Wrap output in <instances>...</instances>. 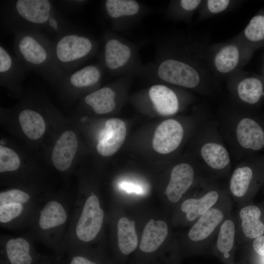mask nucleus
<instances>
[{
  "mask_svg": "<svg viewBox=\"0 0 264 264\" xmlns=\"http://www.w3.org/2000/svg\"><path fill=\"white\" fill-rule=\"evenodd\" d=\"M207 7L209 10L213 13H218L224 10L228 6V0H208Z\"/></svg>",
  "mask_w": 264,
  "mask_h": 264,
  "instance_id": "obj_34",
  "label": "nucleus"
},
{
  "mask_svg": "<svg viewBox=\"0 0 264 264\" xmlns=\"http://www.w3.org/2000/svg\"><path fill=\"white\" fill-rule=\"evenodd\" d=\"M29 236L2 234L0 238V264H38L41 255Z\"/></svg>",
  "mask_w": 264,
  "mask_h": 264,
  "instance_id": "obj_16",
  "label": "nucleus"
},
{
  "mask_svg": "<svg viewBox=\"0 0 264 264\" xmlns=\"http://www.w3.org/2000/svg\"><path fill=\"white\" fill-rule=\"evenodd\" d=\"M126 132L125 124L122 120L117 118L108 119L99 134L96 145L98 153L104 156L113 155L123 145Z\"/></svg>",
  "mask_w": 264,
  "mask_h": 264,
  "instance_id": "obj_23",
  "label": "nucleus"
},
{
  "mask_svg": "<svg viewBox=\"0 0 264 264\" xmlns=\"http://www.w3.org/2000/svg\"><path fill=\"white\" fill-rule=\"evenodd\" d=\"M26 69L16 56L0 45V82L1 86L14 91H20Z\"/></svg>",
  "mask_w": 264,
  "mask_h": 264,
  "instance_id": "obj_24",
  "label": "nucleus"
},
{
  "mask_svg": "<svg viewBox=\"0 0 264 264\" xmlns=\"http://www.w3.org/2000/svg\"><path fill=\"white\" fill-rule=\"evenodd\" d=\"M181 6L187 11L191 13L195 10L200 4L199 0H179Z\"/></svg>",
  "mask_w": 264,
  "mask_h": 264,
  "instance_id": "obj_37",
  "label": "nucleus"
},
{
  "mask_svg": "<svg viewBox=\"0 0 264 264\" xmlns=\"http://www.w3.org/2000/svg\"><path fill=\"white\" fill-rule=\"evenodd\" d=\"M102 7L113 30L116 31L130 29L152 11L135 0H106Z\"/></svg>",
  "mask_w": 264,
  "mask_h": 264,
  "instance_id": "obj_15",
  "label": "nucleus"
},
{
  "mask_svg": "<svg viewBox=\"0 0 264 264\" xmlns=\"http://www.w3.org/2000/svg\"><path fill=\"white\" fill-rule=\"evenodd\" d=\"M233 200L228 192L219 202L191 225L184 242L191 250H199L214 244L222 221L232 211Z\"/></svg>",
  "mask_w": 264,
  "mask_h": 264,
  "instance_id": "obj_13",
  "label": "nucleus"
},
{
  "mask_svg": "<svg viewBox=\"0 0 264 264\" xmlns=\"http://www.w3.org/2000/svg\"><path fill=\"white\" fill-rule=\"evenodd\" d=\"M218 180L211 176L205 177L197 185L193 196L181 200L174 219L175 224L193 225L220 201L227 190Z\"/></svg>",
  "mask_w": 264,
  "mask_h": 264,
  "instance_id": "obj_10",
  "label": "nucleus"
},
{
  "mask_svg": "<svg viewBox=\"0 0 264 264\" xmlns=\"http://www.w3.org/2000/svg\"><path fill=\"white\" fill-rule=\"evenodd\" d=\"M18 118L23 132L30 139H38L44 133L45 122L37 111L30 108L23 109L20 112Z\"/></svg>",
  "mask_w": 264,
  "mask_h": 264,
  "instance_id": "obj_29",
  "label": "nucleus"
},
{
  "mask_svg": "<svg viewBox=\"0 0 264 264\" xmlns=\"http://www.w3.org/2000/svg\"><path fill=\"white\" fill-rule=\"evenodd\" d=\"M236 93L242 104L252 107L258 106L264 98V82L256 77H247L238 83Z\"/></svg>",
  "mask_w": 264,
  "mask_h": 264,
  "instance_id": "obj_28",
  "label": "nucleus"
},
{
  "mask_svg": "<svg viewBox=\"0 0 264 264\" xmlns=\"http://www.w3.org/2000/svg\"><path fill=\"white\" fill-rule=\"evenodd\" d=\"M196 158L207 174L216 179L228 178L231 154L216 119L206 118L196 131Z\"/></svg>",
  "mask_w": 264,
  "mask_h": 264,
  "instance_id": "obj_5",
  "label": "nucleus"
},
{
  "mask_svg": "<svg viewBox=\"0 0 264 264\" xmlns=\"http://www.w3.org/2000/svg\"><path fill=\"white\" fill-rule=\"evenodd\" d=\"M146 95L153 108L161 115H174L180 109L179 95L167 84L157 83L151 86Z\"/></svg>",
  "mask_w": 264,
  "mask_h": 264,
  "instance_id": "obj_22",
  "label": "nucleus"
},
{
  "mask_svg": "<svg viewBox=\"0 0 264 264\" xmlns=\"http://www.w3.org/2000/svg\"><path fill=\"white\" fill-rule=\"evenodd\" d=\"M141 77L158 83L190 89L197 88L200 81L198 71L191 64L168 54L159 46L154 59L144 65Z\"/></svg>",
  "mask_w": 264,
  "mask_h": 264,
  "instance_id": "obj_8",
  "label": "nucleus"
},
{
  "mask_svg": "<svg viewBox=\"0 0 264 264\" xmlns=\"http://www.w3.org/2000/svg\"><path fill=\"white\" fill-rule=\"evenodd\" d=\"M99 63L111 76L141 77L144 65L138 46L111 30H107L103 38Z\"/></svg>",
  "mask_w": 264,
  "mask_h": 264,
  "instance_id": "obj_7",
  "label": "nucleus"
},
{
  "mask_svg": "<svg viewBox=\"0 0 264 264\" xmlns=\"http://www.w3.org/2000/svg\"><path fill=\"white\" fill-rule=\"evenodd\" d=\"M238 206L234 215L237 242L242 244L264 235V223L261 220L262 212L260 208L249 203Z\"/></svg>",
  "mask_w": 264,
  "mask_h": 264,
  "instance_id": "obj_17",
  "label": "nucleus"
},
{
  "mask_svg": "<svg viewBox=\"0 0 264 264\" xmlns=\"http://www.w3.org/2000/svg\"><path fill=\"white\" fill-rule=\"evenodd\" d=\"M220 131L237 160L264 151V118L247 111H233L216 119Z\"/></svg>",
  "mask_w": 264,
  "mask_h": 264,
  "instance_id": "obj_2",
  "label": "nucleus"
},
{
  "mask_svg": "<svg viewBox=\"0 0 264 264\" xmlns=\"http://www.w3.org/2000/svg\"><path fill=\"white\" fill-rule=\"evenodd\" d=\"M120 188L129 193H135L137 194L143 193V189L139 186L133 183L123 182L120 184Z\"/></svg>",
  "mask_w": 264,
  "mask_h": 264,
  "instance_id": "obj_36",
  "label": "nucleus"
},
{
  "mask_svg": "<svg viewBox=\"0 0 264 264\" xmlns=\"http://www.w3.org/2000/svg\"><path fill=\"white\" fill-rule=\"evenodd\" d=\"M239 59L238 47L235 45L229 44L222 48L216 55L215 66L220 72H229L237 66Z\"/></svg>",
  "mask_w": 264,
  "mask_h": 264,
  "instance_id": "obj_31",
  "label": "nucleus"
},
{
  "mask_svg": "<svg viewBox=\"0 0 264 264\" xmlns=\"http://www.w3.org/2000/svg\"><path fill=\"white\" fill-rule=\"evenodd\" d=\"M244 35L249 41H264V14H258L250 21L244 29Z\"/></svg>",
  "mask_w": 264,
  "mask_h": 264,
  "instance_id": "obj_33",
  "label": "nucleus"
},
{
  "mask_svg": "<svg viewBox=\"0 0 264 264\" xmlns=\"http://www.w3.org/2000/svg\"><path fill=\"white\" fill-rule=\"evenodd\" d=\"M38 264H49L48 263L45 261H41Z\"/></svg>",
  "mask_w": 264,
  "mask_h": 264,
  "instance_id": "obj_38",
  "label": "nucleus"
},
{
  "mask_svg": "<svg viewBox=\"0 0 264 264\" xmlns=\"http://www.w3.org/2000/svg\"><path fill=\"white\" fill-rule=\"evenodd\" d=\"M264 183V154L245 158L236 165L228 177L227 192L238 206L248 203Z\"/></svg>",
  "mask_w": 264,
  "mask_h": 264,
  "instance_id": "obj_11",
  "label": "nucleus"
},
{
  "mask_svg": "<svg viewBox=\"0 0 264 264\" xmlns=\"http://www.w3.org/2000/svg\"><path fill=\"white\" fill-rule=\"evenodd\" d=\"M15 56L26 70H32L52 83L60 84L66 75L58 66L53 42L44 33L22 30L13 32Z\"/></svg>",
  "mask_w": 264,
  "mask_h": 264,
  "instance_id": "obj_3",
  "label": "nucleus"
},
{
  "mask_svg": "<svg viewBox=\"0 0 264 264\" xmlns=\"http://www.w3.org/2000/svg\"><path fill=\"white\" fill-rule=\"evenodd\" d=\"M116 237L118 259L124 260L138 245L135 221L126 217L119 219L116 225Z\"/></svg>",
  "mask_w": 264,
  "mask_h": 264,
  "instance_id": "obj_26",
  "label": "nucleus"
},
{
  "mask_svg": "<svg viewBox=\"0 0 264 264\" xmlns=\"http://www.w3.org/2000/svg\"><path fill=\"white\" fill-rule=\"evenodd\" d=\"M34 191L22 188H12L0 193L1 227L16 230L29 227L40 204Z\"/></svg>",
  "mask_w": 264,
  "mask_h": 264,
  "instance_id": "obj_9",
  "label": "nucleus"
},
{
  "mask_svg": "<svg viewBox=\"0 0 264 264\" xmlns=\"http://www.w3.org/2000/svg\"><path fill=\"white\" fill-rule=\"evenodd\" d=\"M70 208L69 202L62 197L45 198L29 226L31 236L57 252L70 220Z\"/></svg>",
  "mask_w": 264,
  "mask_h": 264,
  "instance_id": "obj_6",
  "label": "nucleus"
},
{
  "mask_svg": "<svg viewBox=\"0 0 264 264\" xmlns=\"http://www.w3.org/2000/svg\"><path fill=\"white\" fill-rule=\"evenodd\" d=\"M104 72L99 63L91 64L66 75L59 85L71 94L90 89L93 91L100 85Z\"/></svg>",
  "mask_w": 264,
  "mask_h": 264,
  "instance_id": "obj_19",
  "label": "nucleus"
},
{
  "mask_svg": "<svg viewBox=\"0 0 264 264\" xmlns=\"http://www.w3.org/2000/svg\"><path fill=\"white\" fill-rule=\"evenodd\" d=\"M208 176H210L196 158L193 162L182 161L176 163L170 171L165 191L168 201L172 204H178L188 192Z\"/></svg>",
  "mask_w": 264,
  "mask_h": 264,
  "instance_id": "obj_14",
  "label": "nucleus"
},
{
  "mask_svg": "<svg viewBox=\"0 0 264 264\" xmlns=\"http://www.w3.org/2000/svg\"><path fill=\"white\" fill-rule=\"evenodd\" d=\"M1 15L3 25L12 32L32 30L58 36L75 31L73 25L62 16L51 0H7L3 2Z\"/></svg>",
  "mask_w": 264,
  "mask_h": 264,
  "instance_id": "obj_1",
  "label": "nucleus"
},
{
  "mask_svg": "<svg viewBox=\"0 0 264 264\" xmlns=\"http://www.w3.org/2000/svg\"><path fill=\"white\" fill-rule=\"evenodd\" d=\"M21 160L18 154L12 149L0 146V172L2 175L18 171Z\"/></svg>",
  "mask_w": 264,
  "mask_h": 264,
  "instance_id": "obj_32",
  "label": "nucleus"
},
{
  "mask_svg": "<svg viewBox=\"0 0 264 264\" xmlns=\"http://www.w3.org/2000/svg\"><path fill=\"white\" fill-rule=\"evenodd\" d=\"M183 123L176 119H168L156 128L153 139L154 149L167 154L176 151L182 144L186 134Z\"/></svg>",
  "mask_w": 264,
  "mask_h": 264,
  "instance_id": "obj_18",
  "label": "nucleus"
},
{
  "mask_svg": "<svg viewBox=\"0 0 264 264\" xmlns=\"http://www.w3.org/2000/svg\"><path fill=\"white\" fill-rule=\"evenodd\" d=\"M252 246L254 251L258 255L264 257V235L254 239Z\"/></svg>",
  "mask_w": 264,
  "mask_h": 264,
  "instance_id": "obj_35",
  "label": "nucleus"
},
{
  "mask_svg": "<svg viewBox=\"0 0 264 264\" xmlns=\"http://www.w3.org/2000/svg\"><path fill=\"white\" fill-rule=\"evenodd\" d=\"M132 77H120L111 84L96 89L85 96L83 104L98 114H105L113 111L117 105L118 89Z\"/></svg>",
  "mask_w": 264,
  "mask_h": 264,
  "instance_id": "obj_20",
  "label": "nucleus"
},
{
  "mask_svg": "<svg viewBox=\"0 0 264 264\" xmlns=\"http://www.w3.org/2000/svg\"><path fill=\"white\" fill-rule=\"evenodd\" d=\"M105 214L100 198L94 192L80 193L64 240L57 253L63 254L72 247L89 245L101 236Z\"/></svg>",
  "mask_w": 264,
  "mask_h": 264,
  "instance_id": "obj_4",
  "label": "nucleus"
},
{
  "mask_svg": "<svg viewBox=\"0 0 264 264\" xmlns=\"http://www.w3.org/2000/svg\"><path fill=\"white\" fill-rule=\"evenodd\" d=\"M64 254L67 255L66 264H112L101 252L89 245L72 247Z\"/></svg>",
  "mask_w": 264,
  "mask_h": 264,
  "instance_id": "obj_30",
  "label": "nucleus"
},
{
  "mask_svg": "<svg viewBox=\"0 0 264 264\" xmlns=\"http://www.w3.org/2000/svg\"><path fill=\"white\" fill-rule=\"evenodd\" d=\"M237 243L236 224L231 212L221 223L214 243V248L224 259H231Z\"/></svg>",
  "mask_w": 264,
  "mask_h": 264,
  "instance_id": "obj_27",
  "label": "nucleus"
},
{
  "mask_svg": "<svg viewBox=\"0 0 264 264\" xmlns=\"http://www.w3.org/2000/svg\"><path fill=\"white\" fill-rule=\"evenodd\" d=\"M78 141L75 133L71 131L63 132L56 142L52 153V162L60 172L68 170L75 156Z\"/></svg>",
  "mask_w": 264,
  "mask_h": 264,
  "instance_id": "obj_25",
  "label": "nucleus"
},
{
  "mask_svg": "<svg viewBox=\"0 0 264 264\" xmlns=\"http://www.w3.org/2000/svg\"><path fill=\"white\" fill-rule=\"evenodd\" d=\"M53 44L56 63L66 75L95 56L99 49L97 41L75 31L57 36Z\"/></svg>",
  "mask_w": 264,
  "mask_h": 264,
  "instance_id": "obj_12",
  "label": "nucleus"
},
{
  "mask_svg": "<svg viewBox=\"0 0 264 264\" xmlns=\"http://www.w3.org/2000/svg\"><path fill=\"white\" fill-rule=\"evenodd\" d=\"M169 233L168 223L162 220L150 219L145 225L139 246L138 255L142 260L155 256L167 239Z\"/></svg>",
  "mask_w": 264,
  "mask_h": 264,
  "instance_id": "obj_21",
  "label": "nucleus"
}]
</instances>
